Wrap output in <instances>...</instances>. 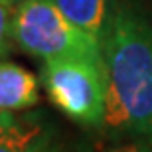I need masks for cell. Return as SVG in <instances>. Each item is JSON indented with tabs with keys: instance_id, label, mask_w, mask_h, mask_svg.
<instances>
[{
	"instance_id": "cell-1",
	"label": "cell",
	"mask_w": 152,
	"mask_h": 152,
	"mask_svg": "<svg viewBox=\"0 0 152 152\" xmlns=\"http://www.w3.org/2000/svg\"><path fill=\"white\" fill-rule=\"evenodd\" d=\"M107 115L103 130L115 138L152 132V8L118 0L103 44Z\"/></svg>"
},
{
	"instance_id": "cell-2",
	"label": "cell",
	"mask_w": 152,
	"mask_h": 152,
	"mask_svg": "<svg viewBox=\"0 0 152 152\" xmlns=\"http://www.w3.org/2000/svg\"><path fill=\"white\" fill-rule=\"evenodd\" d=\"M14 48L42 61L56 57L103 59L101 44L79 30L51 0H22L12 24Z\"/></svg>"
},
{
	"instance_id": "cell-3",
	"label": "cell",
	"mask_w": 152,
	"mask_h": 152,
	"mask_svg": "<svg viewBox=\"0 0 152 152\" xmlns=\"http://www.w3.org/2000/svg\"><path fill=\"white\" fill-rule=\"evenodd\" d=\"M39 81L57 111L85 129H103L107 79L103 59L56 57L42 65Z\"/></svg>"
},
{
	"instance_id": "cell-4",
	"label": "cell",
	"mask_w": 152,
	"mask_h": 152,
	"mask_svg": "<svg viewBox=\"0 0 152 152\" xmlns=\"http://www.w3.org/2000/svg\"><path fill=\"white\" fill-rule=\"evenodd\" d=\"M53 140L56 124L44 111L0 115V152H45Z\"/></svg>"
},
{
	"instance_id": "cell-5",
	"label": "cell",
	"mask_w": 152,
	"mask_h": 152,
	"mask_svg": "<svg viewBox=\"0 0 152 152\" xmlns=\"http://www.w3.org/2000/svg\"><path fill=\"white\" fill-rule=\"evenodd\" d=\"M39 101V83L22 65L0 59V115L24 113Z\"/></svg>"
},
{
	"instance_id": "cell-6",
	"label": "cell",
	"mask_w": 152,
	"mask_h": 152,
	"mask_svg": "<svg viewBox=\"0 0 152 152\" xmlns=\"http://www.w3.org/2000/svg\"><path fill=\"white\" fill-rule=\"evenodd\" d=\"M79 30L105 44L113 26L118 0H51Z\"/></svg>"
},
{
	"instance_id": "cell-7",
	"label": "cell",
	"mask_w": 152,
	"mask_h": 152,
	"mask_svg": "<svg viewBox=\"0 0 152 152\" xmlns=\"http://www.w3.org/2000/svg\"><path fill=\"white\" fill-rule=\"evenodd\" d=\"M14 12H16L14 0H0V59L8 57L14 48V38H12Z\"/></svg>"
},
{
	"instance_id": "cell-8",
	"label": "cell",
	"mask_w": 152,
	"mask_h": 152,
	"mask_svg": "<svg viewBox=\"0 0 152 152\" xmlns=\"http://www.w3.org/2000/svg\"><path fill=\"white\" fill-rule=\"evenodd\" d=\"M103 152H152V132L117 138L115 144L107 146Z\"/></svg>"
},
{
	"instance_id": "cell-9",
	"label": "cell",
	"mask_w": 152,
	"mask_h": 152,
	"mask_svg": "<svg viewBox=\"0 0 152 152\" xmlns=\"http://www.w3.org/2000/svg\"><path fill=\"white\" fill-rule=\"evenodd\" d=\"M45 152H67V150H63V148H59V146H50Z\"/></svg>"
},
{
	"instance_id": "cell-10",
	"label": "cell",
	"mask_w": 152,
	"mask_h": 152,
	"mask_svg": "<svg viewBox=\"0 0 152 152\" xmlns=\"http://www.w3.org/2000/svg\"><path fill=\"white\" fill-rule=\"evenodd\" d=\"M14 2H16V4H18V2H22V0H14Z\"/></svg>"
}]
</instances>
